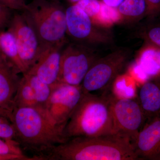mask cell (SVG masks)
<instances>
[{
  "label": "cell",
  "mask_w": 160,
  "mask_h": 160,
  "mask_svg": "<svg viewBox=\"0 0 160 160\" xmlns=\"http://www.w3.org/2000/svg\"><path fill=\"white\" fill-rule=\"evenodd\" d=\"M11 122L16 132L15 141L21 149L30 152L40 160L55 146L68 139L65 126L54 123L46 110L33 107H15Z\"/></svg>",
  "instance_id": "cell-1"
},
{
  "label": "cell",
  "mask_w": 160,
  "mask_h": 160,
  "mask_svg": "<svg viewBox=\"0 0 160 160\" xmlns=\"http://www.w3.org/2000/svg\"><path fill=\"white\" fill-rule=\"evenodd\" d=\"M44 160H138L131 140L116 134L69 139L55 146Z\"/></svg>",
  "instance_id": "cell-2"
},
{
  "label": "cell",
  "mask_w": 160,
  "mask_h": 160,
  "mask_svg": "<svg viewBox=\"0 0 160 160\" xmlns=\"http://www.w3.org/2000/svg\"><path fill=\"white\" fill-rule=\"evenodd\" d=\"M67 139L113 134L109 92L101 95L84 93L64 130Z\"/></svg>",
  "instance_id": "cell-3"
},
{
  "label": "cell",
  "mask_w": 160,
  "mask_h": 160,
  "mask_svg": "<svg viewBox=\"0 0 160 160\" xmlns=\"http://www.w3.org/2000/svg\"><path fill=\"white\" fill-rule=\"evenodd\" d=\"M44 49L64 46L67 35L66 10L58 1L34 0L22 11Z\"/></svg>",
  "instance_id": "cell-4"
},
{
  "label": "cell",
  "mask_w": 160,
  "mask_h": 160,
  "mask_svg": "<svg viewBox=\"0 0 160 160\" xmlns=\"http://www.w3.org/2000/svg\"><path fill=\"white\" fill-rule=\"evenodd\" d=\"M129 55L127 50L118 49L96 60L81 84L83 92H109L115 79L127 65Z\"/></svg>",
  "instance_id": "cell-5"
},
{
  "label": "cell",
  "mask_w": 160,
  "mask_h": 160,
  "mask_svg": "<svg viewBox=\"0 0 160 160\" xmlns=\"http://www.w3.org/2000/svg\"><path fill=\"white\" fill-rule=\"evenodd\" d=\"M109 93L113 122V133L128 138L133 144L146 121L137 98H118L110 92Z\"/></svg>",
  "instance_id": "cell-6"
},
{
  "label": "cell",
  "mask_w": 160,
  "mask_h": 160,
  "mask_svg": "<svg viewBox=\"0 0 160 160\" xmlns=\"http://www.w3.org/2000/svg\"><path fill=\"white\" fill-rule=\"evenodd\" d=\"M98 58L94 51L87 45L69 44L62 51L58 82L80 86Z\"/></svg>",
  "instance_id": "cell-7"
},
{
  "label": "cell",
  "mask_w": 160,
  "mask_h": 160,
  "mask_svg": "<svg viewBox=\"0 0 160 160\" xmlns=\"http://www.w3.org/2000/svg\"><path fill=\"white\" fill-rule=\"evenodd\" d=\"M8 27V31L14 36L20 58L28 71L45 49L34 29L23 13L12 16Z\"/></svg>",
  "instance_id": "cell-8"
},
{
  "label": "cell",
  "mask_w": 160,
  "mask_h": 160,
  "mask_svg": "<svg viewBox=\"0 0 160 160\" xmlns=\"http://www.w3.org/2000/svg\"><path fill=\"white\" fill-rule=\"evenodd\" d=\"M52 88L46 106V113L56 124L66 126L84 92L81 85L75 86L58 83Z\"/></svg>",
  "instance_id": "cell-9"
},
{
  "label": "cell",
  "mask_w": 160,
  "mask_h": 160,
  "mask_svg": "<svg viewBox=\"0 0 160 160\" xmlns=\"http://www.w3.org/2000/svg\"><path fill=\"white\" fill-rule=\"evenodd\" d=\"M67 35L80 44H100L110 41V38L98 28L79 7L72 4L66 9Z\"/></svg>",
  "instance_id": "cell-10"
},
{
  "label": "cell",
  "mask_w": 160,
  "mask_h": 160,
  "mask_svg": "<svg viewBox=\"0 0 160 160\" xmlns=\"http://www.w3.org/2000/svg\"><path fill=\"white\" fill-rule=\"evenodd\" d=\"M136 82L160 76V48L151 43L146 44L139 51L136 58L129 66L128 72Z\"/></svg>",
  "instance_id": "cell-11"
},
{
  "label": "cell",
  "mask_w": 160,
  "mask_h": 160,
  "mask_svg": "<svg viewBox=\"0 0 160 160\" xmlns=\"http://www.w3.org/2000/svg\"><path fill=\"white\" fill-rule=\"evenodd\" d=\"M133 145L139 160L157 159L160 153V114L146 121Z\"/></svg>",
  "instance_id": "cell-12"
},
{
  "label": "cell",
  "mask_w": 160,
  "mask_h": 160,
  "mask_svg": "<svg viewBox=\"0 0 160 160\" xmlns=\"http://www.w3.org/2000/svg\"><path fill=\"white\" fill-rule=\"evenodd\" d=\"M63 47V46H55L46 48L37 62L26 73L36 76L52 87L58 83Z\"/></svg>",
  "instance_id": "cell-13"
},
{
  "label": "cell",
  "mask_w": 160,
  "mask_h": 160,
  "mask_svg": "<svg viewBox=\"0 0 160 160\" xmlns=\"http://www.w3.org/2000/svg\"><path fill=\"white\" fill-rule=\"evenodd\" d=\"M19 72L1 53L0 56V107L12 112L14 98L22 78Z\"/></svg>",
  "instance_id": "cell-14"
},
{
  "label": "cell",
  "mask_w": 160,
  "mask_h": 160,
  "mask_svg": "<svg viewBox=\"0 0 160 160\" xmlns=\"http://www.w3.org/2000/svg\"><path fill=\"white\" fill-rule=\"evenodd\" d=\"M137 98L146 121L160 114V76L141 84Z\"/></svg>",
  "instance_id": "cell-15"
},
{
  "label": "cell",
  "mask_w": 160,
  "mask_h": 160,
  "mask_svg": "<svg viewBox=\"0 0 160 160\" xmlns=\"http://www.w3.org/2000/svg\"><path fill=\"white\" fill-rule=\"evenodd\" d=\"M0 52L23 75L27 72L19 54L14 36L11 32L2 31L0 32Z\"/></svg>",
  "instance_id": "cell-16"
},
{
  "label": "cell",
  "mask_w": 160,
  "mask_h": 160,
  "mask_svg": "<svg viewBox=\"0 0 160 160\" xmlns=\"http://www.w3.org/2000/svg\"><path fill=\"white\" fill-rule=\"evenodd\" d=\"M137 82L128 73L120 74L115 79L109 91L117 97L137 98Z\"/></svg>",
  "instance_id": "cell-17"
},
{
  "label": "cell",
  "mask_w": 160,
  "mask_h": 160,
  "mask_svg": "<svg viewBox=\"0 0 160 160\" xmlns=\"http://www.w3.org/2000/svg\"><path fill=\"white\" fill-rule=\"evenodd\" d=\"M15 107H33L39 109L34 91L28 80L23 75L14 97Z\"/></svg>",
  "instance_id": "cell-18"
},
{
  "label": "cell",
  "mask_w": 160,
  "mask_h": 160,
  "mask_svg": "<svg viewBox=\"0 0 160 160\" xmlns=\"http://www.w3.org/2000/svg\"><path fill=\"white\" fill-rule=\"evenodd\" d=\"M23 75L28 80L34 91L39 109L46 110L52 92V87L42 82L34 75L26 73Z\"/></svg>",
  "instance_id": "cell-19"
},
{
  "label": "cell",
  "mask_w": 160,
  "mask_h": 160,
  "mask_svg": "<svg viewBox=\"0 0 160 160\" xmlns=\"http://www.w3.org/2000/svg\"><path fill=\"white\" fill-rule=\"evenodd\" d=\"M118 9L123 20L133 21L147 15L146 0H124Z\"/></svg>",
  "instance_id": "cell-20"
},
{
  "label": "cell",
  "mask_w": 160,
  "mask_h": 160,
  "mask_svg": "<svg viewBox=\"0 0 160 160\" xmlns=\"http://www.w3.org/2000/svg\"><path fill=\"white\" fill-rule=\"evenodd\" d=\"M123 21L118 8L110 7L102 2V8L97 22L98 27L109 28Z\"/></svg>",
  "instance_id": "cell-21"
},
{
  "label": "cell",
  "mask_w": 160,
  "mask_h": 160,
  "mask_svg": "<svg viewBox=\"0 0 160 160\" xmlns=\"http://www.w3.org/2000/svg\"><path fill=\"white\" fill-rule=\"evenodd\" d=\"M74 4L82 9L89 16L92 22L96 25L102 8L101 1L99 0H82Z\"/></svg>",
  "instance_id": "cell-22"
},
{
  "label": "cell",
  "mask_w": 160,
  "mask_h": 160,
  "mask_svg": "<svg viewBox=\"0 0 160 160\" xmlns=\"http://www.w3.org/2000/svg\"><path fill=\"white\" fill-rule=\"evenodd\" d=\"M0 138L8 142H17L15 141L16 132L12 123L7 118L1 115H0Z\"/></svg>",
  "instance_id": "cell-23"
},
{
  "label": "cell",
  "mask_w": 160,
  "mask_h": 160,
  "mask_svg": "<svg viewBox=\"0 0 160 160\" xmlns=\"http://www.w3.org/2000/svg\"><path fill=\"white\" fill-rule=\"evenodd\" d=\"M0 153L6 155H24L17 142H9L0 138Z\"/></svg>",
  "instance_id": "cell-24"
},
{
  "label": "cell",
  "mask_w": 160,
  "mask_h": 160,
  "mask_svg": "<svg viewBox=\"0 0 160 160\" xmlns=\"http://www.w3.org/2000/svg\"><path fill=\"white\" fill-rule=\"evenodd\" d=\"M142 37L146 42L160 48V26H153L148 28L142 33Z\"/></svg>",
  "instance_id": "cell-25"
},
{
  "label": "cell",
  "mask_w": 160,
  "mask_h": 160,
  "mask_svg": "<svg viewBox=\"0 0 160 160\" xmlns=\"http://www.w3.org/2000/svg\"><path fill=\"white\" fill-rule=\"evenodd\" d=\"M10 9L0 3V32L9 26L12 16Z\"/></svg>",
  "instance_id": "cell-26"
},
{
  "label": "cell",
  "mask_w": 160,
  "mask_h": 160,
  "mask_svg": "<svg viewBox=\"0 0 160 160\" xmlns=\"http://www.w3.org/2000/svg\"><path fill=\"white\" fill-rule=\"evenodd\" d=\"M0 3L9 9L22 11L25 10L27 5L26 0H0Z\"/></svg>",
  "instance_id": "cell-27"
},
{
  "label": "cell",
  "mask_w": 160,
  "mask_h": 160,
  "mask_svg": "<svg viewBox=\"0 0 160 160\" xmlns=\"http://www.w3.org/2000/svg\"><path fill=\"white\" fill-rule=\"evenodd\" d=\"M147 6V15L154 17L160 12V0H146Z\"/></svg>",
  "instance_id": "cell-28"
},
{
  "label": "cell",
  "mask_w": 160,
  "mask_h": 160,
  "mask_svg": "<svg viewBox=\"0 0 160 160\" xmlns=\"http://www.w3.org/2000/svg\"><path fill=\"white\" fill-rule=\"evenodd\" d=\"M0 160H39L36 157H29L26 155H6L0 153Z\"/></svg>",
  "instance_id": "cell-29"
},
{
  "label": "cell",
  "mask_w": 160,
  "mask_h": 160,
  "mask_svg": "<svg viewBox=\"0 0 160 160\" xmlns=\"http://www.w3.org/2000/svg\"><path fill=\"white\" fill-rule=\"evenodd\" d=\"M124 1V0H102L101 2L107 6L118 8Z\"/></svg>",
  "instance_id": "cell-30"
},
{
  "label": "cell",
  "mask_w": 160,
  "mask_h": 160,
  "mask_svg": "<svg viewBox=\"0 0 160 160\" xmlns=\"http://www.w3.org/2000/svg\"><path fill=\"white\" fill-rule=\"evenodd\" d=\"M0 115L7 118L11 122L12 116V112L7 110V109H3L0 107Z\"/></svg>",
  "instance_id": "cell-31"
},
{
  "label": "cell",
  "mask_w": 160,
  "mask_h": 160,
  "mask_svg": "<svg viewBox=\"0 0 160 160\" xmlns=\"http://www.w3.org/2000/svg\"><path fill=\"white\" fill-rule=\"evenodd\" d=\"M53 1H58V2H59L61 0H53ZM64 1L69 2L71 3L72 4H74L78 2H79L80 1H82V0H64Z\"/></svg>",
  "instance_id": "cell-32"
},
{
  "label": "cell",
  "mask_w": 160,
  "mask_h": 160,
  "mask_svg": "<svg viewBox=\"0 0 160 160\" xmlns=\"http://www.w3.org/2000/svg\"><path fill=\"white\" fill-rule=\"evenodd\" d=\"M157 160H160V153L157 159Z\"/></svg>",
  "instance_id": "cell-33"
},
{
  "label": "cell",
  "mask_w": 160,
  "mask_h": 160,
  "mask_svg": "<svg viewBox=\"0 0 160 160\" xmlns=\"http://www.w3.org/2000/svg\"><path fill=\"white\" fill-rule=\"evenodd\" d=\"M0 56H1V52H0Z\"/></svg>",
  "instance_id": "cell-34"
}]
</instances>
